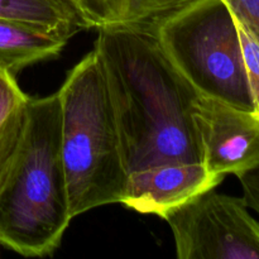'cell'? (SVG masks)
Segmentation results:
<instances>
[{
	"mask_svg": "<svg viewBox=\"0 0 259 259\" xmlns=\"http://www.w3.org/2000/svg\"><path fill=\"white\" fill-rule=\"evenodd\" d=\"M93 50L103 68L126 172L164 162H201L191 114L199 94L166 57L156 30L101 28Z\"/></svg>",
	"mask_w": 259,
	"mask_h": 259,
	"instance_id": "cell-1",
	"label": "cell"
},
{
	"mask_svg": "<svg viewBox=\"0 0 259 259\" xmlns=\"http://www.w3.org/2000/svg\"><path fill=\"white\" fill-rule=\"evenodd\" d=\"M71 220L60 100L57 93L30 98L22 144L0 187V245L23 257L52 255Z\"/></svg>",
	"mask_w": 259,
	"mask_h": 259,
	"instance_id": "cell-2",
	"label": "cell"
},
{
	"mask_svg": "<svg viewBox=\"0 0 259 259\" xmlns=\"http://www.w3.org/2000/svg\"><path fill=\"white\" fill-rule=\"evenodd\" d=\"M61 110V154L72 219L120 202L128 172L115 116L95 51L66 76L57 91Z\"/></svg>",
	"mask_w": 259,
	"mask_h": 259,
	"instance_id": "cell-3",
	"label": "cell"
},
{
	"mask_svg": "<svg viewBox=\"0 0 259 259\" xmlns=\"http://www.w3.org/2000/svg\"><path fill=\"white\" fill-rule=\"evenodd\" d=\"M156 35L199 95L254 114L237 20L224 0H191L164 18Z\"/></svg>",
	"mask_w": 259,
	"mask_h": 259,
	"instance_id": "cell-4",
	"label": "cell"
},
{
	"mask_svg": "<svg viewBox=\"0 0 259 259\" xmlns=\"http://www.w3.org/2000/svg\"><path fill=\"white\" fill-rule=\"evenodd\" d=\"M244 199L199 194L162 215L174 234L179 259H259V222Z\"/></svg>",
	"mask_w": 259,
	"mask_h": 259,
	"instance_id": "cell-5",
	"label": "cell"
},
{
	"mask_svg": "<svg viewBox=\"0 0 259 259\" xmlns=\"http://www.w3.org/2000/svg\"><path fill=\"white\" fill-rule=\"evenodd\" d=\"M201 162L211 174L243 172L259 164V118L255 114L199 95L192 105Z\"/></svg>",
	"mask_w": 259,
	"mask_h": 259,
	"instance_id": "cell-6",
	"label": "cell"
},
{
	"mask_svg": "<svg viewBox=\"0 0 259 259\" xmlns=\"http://www.w3.org/2000/svg\"><path fill=\"white\" fill-rule=\"evenodd\" d=\"M224 176L211 174L202 162H164L131 171L121 204L141 214L162 218L199 194L215 189Z\"/></svg>",
	"mask_w": 259,
	"mask_h": 259,
	"instance_id": "cell-7",
	"label": "cell"
},
{
	"mask_svg": "<svg viewBox=\"0 0 259 259\" xmlns=\"http://www.w3.org/2000/svg\"><path fill=\"white\" fill-rule=\"evenodd\" d=\"M86 29L133 27L156 29L166 17L191 0H63Z\"/></svg>",
	"mask_w": 259,
	"mask_h": 259,
	"instance_id": "cell-8",
	"label": "cell"
},
{
	"mask_svg": "<svg viewBox=\"0 0 259 259\" xmlns=\"http://www.w3.org/2000/svg\"><path fill=\"white\" fill-rule=\"evenodd\" d=\"M66 45L67 40L37 27L0 19V67L13 75L37 62L57 58Z\"/></svg>",
	"mask_w": 259,
	"mask_h": 259,
	"instance_id": "cell-9",
	"label": "cell"
},
{
	"mask_svg": "<svg viewBox=\"0 0 259 259\" xmlns=\"http://www.w3.org/2000/svg\"><path fill=\"white\" fill-rule=\"evenodd\" d=\"M30 96L15 75L0 67V187L12 168L24 137Z\"/></svg>",
	"mask_w": 259,
	"mask_h": 259,
	"instance_id": "cell-10",
	"label": "cell"
},
{
	"mask_svg": "<svg viewBox=\"0 0 259 259\" xmlns=\"http://www.w3.org/2000/svg\"><path fill=\"white\" fill-rule=\"evenodd\" d=\"M0 19L25 23L67 40L83 29L63 0H0Z\"/></svg>",
	"mask_w": 259,
	"mask_h": 259,
	"instance_id": "cell-11",
	"label": "cell"
},
{
	"mask_svg": "<svg viewBox=\"0 0 259 259\" xmlns=\"http://www.w3.org/2000/svg\"><path fill=\"white\" fill-rule=\"evenodd\" d=\"M237 25L240 46H242L248 89L252 98L254 114L259 118V43L242 24L237 22Z\"/></svg>",
	"mask_w": 259,
	"mask_h": 259,
	"instance_id": "cell-12",
	"label": "cell"
},
{
	"mask_svg": "<svg viewBox=\"0 0 259 259\" xmlns=\"http://www.w3.org/2000/svg\"><path fill=\"white\" fill-rule=\"evenodd\" d=\"M234 15L235 20L242 24L259 43V0H224Z\"/></svg>",
	"mask_w": 259,
	"mask_h": 259,
	"instance_id": "cell-13",
	"label": "cell"
},
{
	"mask_svg": "<svg viewBox=\"0 0 259 259\" xmlns=\"http://www.w3.org/2000/svg\"><path fill=\"white\" fill-rule=\"evenodd\" d=\"M237 177L242 185L243 199L247 202L248 207L259 215V164Z\"/></svg>",
	"mask_w": 259,
	"mask_h": 259,
	"instance_id": "cell-14",
	"label": "cell"
}]
</instances>
